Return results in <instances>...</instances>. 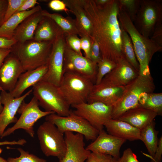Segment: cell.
<instances>
[{
	"label": "cell",
	"instance_id": "1",
	"mask_svg": "<svg viewBox=\"0 0 162 162\" xmlns=\"http://www.w3.org/2000/svg\"><path fill=\"white\" fill-rule=\"evenodd\" d=\"M92 24V38L98 44L101 58L117 63L124 58L122 51L121 29L118 19L120 9L118 0H110L103 6L94 0H82Z\"/></svg>",
	"mask_w": 162,
	"mask_h": 162
},
{
	"label": "cell",
	"instance_id": "2",
	"mask_svg": "<svg viewBox=\"0 0 162 162\" xmlns=\"http://www.w3.org/2000/svg\"><path fill=\"white\" fill-rule=\"evenodd\" d=\"M118 19L120 26L128 33L131 39L139 65V74H151L149 63L154 53L162 51V47L151 38L140 33L127 13L120 8Z\"/></svg>",
	"mask_w": 162,
	"mask_h": 162
},
{
	"label": "cell",
	"instance_id": "3",
	"mask_svg": "<svg viewBox=\"0 0 162 162\" xmlns=\"http://www.w3.org/2000/svg\"><path fill=\"white\" fill-rule=\"evenodd\" d=\"M52 45L50 42L32 39L16 43L12 47L11 52L18 58L25 72L47 64Z\"/></svg>",
	"mask_w": 162,
	"mask_h": 162
},
{
	"label": "cell",
	"instance_id": "4",
	"mask_svg": "<svg viewBox=\"0 0 162 162\" xmlns=\"http://www.w3.org/2000/svg\"><path fill=\"white\" fill-rule=\"evenodd\" d=\"M155 86L151 74L138 76L125 86L119 99L112 106V118L117 119L126 112L138 106L143 94L154 92Z\"/></svg>",
	"mask_w": 162,
	"mask_h": 162
},
{
	"label": "cell",
	"instance_id": "5",
	"mask_svg": "<svg viewBox=\"0 0 162 162\" xmlns=\"http://www.w3.org/2000/svg\"><path fill=\"white\" fill-rule=\"evenodd\" d=\"M32 89L39 106L45 111L53 112L61 116L69 115L71 111L70 106L64 98L58 87L41 80L33 86Z\"/></svg>",
	"mask_w": 162,
	"mask_h": 162
},
{
	"label": "cell",
	"instance_id": "6",
	"mask_svg": "<svg viewBox=\"0 0 162 162\" xmlns=\"http://www.w3.org/2000/svg\"><path fill=\"white\" fill-rule=\"evenodd\" d=\"M94 84L79 75L65 72L58 86L64 99L70 106L87 102Z\"/></svg>",
	"mask_w": 162,
	"mask_h": 162
},
{
	"label": "cell",
	"instance_id": "7",
	"mask_svg": "<svg viewBox=\"0 0 162 162\" xmlns=\"http://www.w3.org/2000/svg\"><path fill=\"white\" fill-rule=\"evenodd\" d=\"M64 134L50 122L46 121L39 126L37 135L41 149L46 157H55L59 159L64 156L66 145Z\"/></svg>",
	"mask_w": 162,
	"mask_h": 162
},
{
	"label": "cell",
	"instance_id": "8",
	"mask_svg": "<svg viewBox=\"0 0 162 162\" xmlns=\"http://www.w3.org/2000/svg\"><path fill=\"white\" fill-rule=\"evenodd\" d=\"M39 106L38 100L34 96L28 103L24 100L17 112L20 114V118L13 126L5 130L1 139L19 129L24 130L31 137H34L35 133L34 126L35 123L42 118L55 113L53 112L43 111Z\"/></svg>",
	"mask_w": 162,
	"mask_h": 162
},
{
	"label": "cell",
	"instance_id": "9",
	"mask_svg": "<svg viewBox=\"0 0 162 162\" xmlns=\"http://www.w3.org/2000/svg\"><path fill=\"white\" fill-rule=\"evenodd\" d=\"M45 120L53 123L63 134L66 132H76L82 135L88 140H94L99 132L87 121L72 111L66 116L51 114L46 116Z\"/></svg>",
	"mask_w": 162,
	"mask_h": 162
},
{
	"label": "cell",
	"instance_id": "10",
	"mask_svg": "<svg viewBox=\"0 0 162 162\" xmlns=\"http://www.w3.org/2000/svg\"><path fill=\"white\" fill-rule=\"evenodd\" d=\"M162 5L157 0L140 1L134 20L136 28L142 35L149 38L157 24L161 22Z\"/></svg>",
	"mask_w": 162,
	"mask_h": 162
},
{
	"label": "cell",
	"instance_id": "11",
	"mask_svg": "<svg viewBox=\"0 0 162 162\" xmlns=\"http://www.w3.org/2000/svg\"><path fill=\"white\" fill-rule=\"evenodd\" d=\"M71 106L75 109L73 111L75 114L86 120L99 131L112 118V106L100 102H85Z\"/></svg>",
	"mask_w": 162,
	"mask_h": 162
},
{
	"label": "cell",
	"instance_id": "12",
	"mask_svg": "<svg viewBox=\"0 0 162 162\" xmlns=\"http://www.w3.org/2000/svg\"><path fill=\"white\" fill-rule=\"evenodd\" d=\"M63 71V74L65 72L74 73L93 81L95 80L97 65L89 59L76 53L66 44Z\"/></svg>",
	"mask_w": 162,
	"mask_h": 162
},
{
	"label": "cell",
	"instance_id": "13",
	"mask_svg": "<svg viewBox=\"0 0 162 162\" xmlns=\"http://www.w3.org/2000/svg\"><path fill=\"white\" fill-rule=\"evenodd\" d=\"M52 44L47 64L48 70L41 80L58 87L63 74L64 55L66 45L64 34L59 37Z\"/></svg>",
	"mask_w": 162,
	"mask_h": 162
},
{
	"label": "cell",
	"instance_id": "14",
	"mask_svg": "<svg viewBox=\"0 0 162 162\" xmlns=\"http://www.w3.org/2000/svg\"><path fill=\"white\" fill-rule=\"evenodd\" d=\"M32 92L31 89L20 97L15 98L8 92L1 91V101L4 106L0 113V140L7 126L17 122L18 119L15 116L18 109L25 99Z\"/></svg>",
	"mask_w": 162,
	"mask_h": 162
},
{
	"label": "cell",
	"instance_id": "15",
	"mask_svg": "<svg viewBox=\"0 0 162 162\" xmlns=\"http://www.w3.org/2000/svg\"><path fill=\"white\" fill-rule=\"evenodd\" d=\"M138 75V72L123 58L116 63V66L113 70L104 76L100 83L112 87L125 86Z\"/></svg>",
	"mask_w": 162,
	"mask_h": 162
},
{
	"label": "cell",
	"instance_id": "16",
	"mask_svg": "<svg viewBox=\"0 0 162 162\" xmlns=\"http://www.w3.org/2000/svg\"><path fill=\"white\" fill-rule=\"evenodd\" d=\"M66 151L58 162H85L91 152L85 148L84 136L71 132L64 133Z\"/></svg>",
	"mask_w": 162,
	"mask_h": 162
},
{
	"label": "cell",
	"instance_id": "17",
	"mask_svg": "<svg viewBox=\"0 0 162 162\" xmlns=\"http://www.w3.org/2000/svg\"><path fill=\"white\" fill-rule=\"evenodd\" d=\"M126 141L107 134L103 130L99 131L96 139L86 148L91 152L110 155L118 159L120 148Z\"/></svg>",
	"mask_w": 162,
	"mask_h": 162
},
{
	"label": "cell",
	"instance_id": "18",
	"mask_svg": "<svg viewBox=\"0 0 162 162\" xmlns=\"http://www.w3.org/2000/svg\"><path fill=\"white\" fill-rule=\"evenodd\" d=\"M25 72L18 58L11 52L0 68V86L4 91L11 92L20 76Z\"/></svg>",
	"mask_w": 162,
	"mask_h": 162
},
{
	"label": "cell",
	"instance_id": "19",
	"mask_svg": "<svg viewBox=\"0 0 162 162\" xmlns=\"http://www.w3.org/2000/svg\"><path fill=\"white\" fill-rule=\"evenodd\" d=\"M125 88V86L112 87L100 83L94 84L87 102H99L112 106L121 98Z\"/></svg>",
	"mask_w": 162,
	"mask_h": 162
},
{
	"label": "cell",
	"instance_id": "20",
	"mask_svg": "<svg viewBox=\"0 0 162 162\" xmlns=\"http://www.w3.org/2000/svg\"><path fill=\"white\" fill-rule=\"evenodd\" d=\"M48 68L46 64L22 73L20 76L14 89L9 92L14 98L20 97L26 89L42 80Z\"/></svg>",
	"mask_w": 162,
	"mask_h": 162
},
{
	"label": "cell",
	"instance_id": "21",
	"mask_svg": "<svg viewBox=\"0 0 162 162\" xmlns=\"http://www.w3.org/2000/svg\"><path fill=\"white\" fill-rule=\"evenodd\" d=\"M62 1L70 12L76 17L75 21L79 35L81 37L87 36L92 38V24L84 9L82 0Z\"/></svg>",
	"mask_w": 162,
	"mask_h": 162
},
{
	"label": "cell",
	"instance_id": "22",
	"mask_svg": "<svg viewBox=\"0 0 162 162\" xmlns=\"http://www.w3.org/2000/svg\"><path fill=\"white\" fill-rule=\"evenodd\" d=\"M157 116L153 111L137 107L127 111L117 119L126 122L141 130L154 121Z\"/></svg>",
	"mask_w": 162,
	"mask_h": 162
},
{
	"label": "cell",
	"instance_id": "23",
	"mask_svg": "<svg viewBox=\"0 0 162 162\" xmlns=\"http://www.w3.org/2000/svg\"><path fill=\"white\" fill-rule=\"evenodd\" d=\"M109 134L126 140H141L140 130L128 123L111 119L104 124Z\"/></svg>",
	"mask_w": 162,
	"mask_h": 162
},
{
	"label": "cell",
	"instance_id": "24",
	"mask_svg": "<svg viewBox=\"0 0 162 162\" xmlns=\"http://www.w3.org/2000/svg\"><path fill=\"white\" fill-rule=\"evenodd\" d=\"M41 10L28 16L19 24L13 37L17 43H22L33 39L38 24L44 17Z\"/></svg>",
	"mask_w": 162,
	"mask_h": 162
},
{
	"label": "cell",
	"instance_id": "25",
	"mask_svg": "<svg viewBox=\"0 0 162 162\" xmlns=\"http://www.w3.org/2000/svg\"><path fill=\"white\" fill-rule=\"evenodd\" d=\"M63 34V32L54 20L44 16L38 24L33 39L37 41L53 43Z\"/></svg>",
	"mask_w": 162,
	"mask_h": 162
},
{
	"label": "cell",
	"instance_id": "26",
	"mask_svg": "<svg viewBox=\"0 0 162 162\" xmlns=\"http://www.w3.org/2000/svg\"><path fill=\"white\" fill-rule=\"evenodd\" d=\"M41 10V6L38 5L29 10L14 14L0 27V37L13 38L15 30L21 22L31 14Z\"/></svg>",
	"mask_w": 162,
	"mask_h": 162
},
{
	"label": "cell",
	"instance_id": "27",
	"mask_svg": "<svg viewBox=\"0 0 162 162\" xmlns=\"http://www.w3.org/2000/svg\"><path fill=\"white\" fill-rule=\"evenodd\" d=\"M155 123L153 121L140 131V135L152 158L153 157L158 147V131L155 129Z\"/></svg>",
	"mask_w": 162,
	"mask_h": 162
},
{
	"label": "cell",
	"instance_id": "28",
	"mask_svg": "<svg viewBox=\"0 0 162 162\" xmlns=\"http://www.w3.org/2000/svg\"><path fill=\"white\" fill-rule=\"evenodd\" d=\"M42 14L48 17L53 20L61 28L64 34H76L79 35L75 20L70 17H64L58 13H51L45 10H42Z\"/></svg>",
	"mask_w": 162,
	"mask_h": 162
},
{
	"label": "cell",
	"instance_id": "29",
	"mask_svg": "<svg viewBox=\"0 0 162 162\" xmlns=\"http://www.w3.org/2000/svg\"><path fill=\"white\" fill-rule=\"evenodd\" d=\"M153 111L158 115H162V93L153 92L143 94L140 96L138 106Z\"/></svg>",
	"mask_w": 162,
	"mask_h": 162
},
{
	"label": "cell",
	"instance_id": "30",
	"mask_svg": "<svg viewBox=\"0 0 162 162\" xmlns=\"http://www.w3.org/2000/svg\"><path fill=\"white\" fill-rule=\"evenodd\" d=\"M120 27L121 29L122 48L123 55L127 61L139 72V65L135 54L131 39L128 33Z\"/></svg>",
	"mask_w": 162,
	"mask_h": 162
},
{
	"label": "cell",
	"instance_id": "31",
	"mask_svg": "<svg viewBox=\"0 0 162 162\" xmlns=\"http://www.w3.org/2000/svg\"><path fill=\"white\" fill-rule=\"evenodd\" d=\"M116 64L109 59L101 58L97 64V72L95 85H98L103 78L116 66Z\"/></svg>",
	"mask_w": 162,
	"mask_h": 162
},
{
	"label": "cell",
	"instance_id": "32",
	"mask_svg": "<svg viewBox=\"0 0 162 162\" xmlns=\"http://www.w3.org/2000/svg\"><path fill=\"white\" fill-rule=\"evenodd\" d=\"M17 149L20 153L19 156L8 158L7 159L8 162H46V160L30 153L21 148H18Z\"/></svg>",
	"mask_w": 162,
	"mask_h": 162
},
{
	"label": "cell",
	"instance_id": "33",
	"mask_svg": "<svg viewBox=\"0 0 162 162\" xmlns=\"http://www.w3.org/2000/svg\"><path fill=\"white\" fill-rule=\"evenodd\" d=\"M120 8L125 11L133 21L139 9L140 1L136 0H118Z\"/></svg>",
	"mask_w": 162,
	"mask_h": 162
},
{
	"label": "cell",
	"instance_id": "34",
	"mask_svg": "<svg viewBox=\"0 0 162 162\" xmlns=\"http://www.w3.org/2000/svg\"><path fill=\"white\" fill-rule=\"evenodd\" d=\"M66 44L77 54L82 55L80 39L76 34H64Z\"/></svg>",
	"mask_w": 162,
	"mask_h": 162
},
{
	"label": "cell",
	"instance_id": "35",
	"mask_svg": "<svg viewBox=\"0 0 162 162\" xmlns=\"http://www.w3.org/2000/svg\"><path fill=\"white\" fill-rule=\"evenodd\" d=\"M8 4L4 22L15 14L25 0H8Z\"/></svg>",
	"mask_w": 162,
	"mask_h": 162
},
{
	"label": "cell",
	"instance_id": "36",
	"mask_svg": "<svg viewBox=\"0 0 162 162\" xmlns=\"http://www.w3.org/2000/svg\"><path fill=\"white\" fill-rule=\"evenodd\" d=\"M101 59L99 45L96 41L93 40L89 52V59L93 63L97 64Z\"/></svg>",
	"mask_w": 162,
	"mask_h": 162
},
{
	"label": "cell",
	"instance_id": "37",
	"mask_svg": "<svg viewBox=\"0 0 162 162\" xmlns=\"http://www.w3.org/2000/svg\"><path fill=\"white\" fill-rule=\"evenodd\" d=\"M112 158L110 155L91 152L86 162H110Z\"/></svg>",
	"mask_w": 162,
	"mask_h": 162
},
{
	"label": "cell",
	"instance_id": "38",
	"mask_svg": "<svg viewBox=\"0 0 162 162\" xmlns=\"http://www.w3.org/2000/svg\"><path fill=\"white\" fill-rule=\"evenodd\" d=\"M118 162H140L137 159L136 154L130 148L126 149L122 156L118 159Z\"/></svg>",
	"mask_w": 162,
	"mask_h": 162
},
{
	"label": "cell",
	"instance_id": "39",
	"mask_svg": "<svg viewBox=\"0 0 162 162\" xmlns=\"http://www.w3.org/2000/svg\"><path fill=\"white\" fill-rule=\"evenodd\" d=\"M81 37V49L84 51L85 57L89 59V52L93 40L91 38L87 36H83Z\"/></svg>",
	"mask_w": 162,
	"mask_h": 162
},
{
	"label": "cell",
	"instance_id": "40",
	"mask_svg": "<svg viewBox=\"0 0 162 162\" xmlns=\"http://www.w3.org/2000/svg\"><path fill=\"white\" fill-rule=\"evenodd\" d=\"M49 7L52 10L56 11H63L68 14L70 12L65 3L63 1L52 0L48 4Z\"/></svg>",
	"mask_w": 162,
	"mask_h": 162
},
{
	"label": "cell",
	"instance_id": "41",
	"mask_svg": "<svg viewBox=\"0 0 162 162\" xmlns=\"http://www.w3.org/2000/svg\"><path fill=\"white\" fill-rule=\"evenodd\" d=\"M153 32V35L151 39L162 47V27L161 22L157 24Z\"/></svg>",
	"mask_w": 162,
	"mask_h": 162
},
{
	"label": "cell",
	"instance_id": "42",
	"mask_svg": "<svg viewBox=\"0 0 162 162\" xmlns=\"http://www.w3.org/2000/svg\"><path fill=\"white\" fill-rule=\"evenodd\" d=\"M162 154V137L158 140V147L153 158L150 162H161Z\"/></svg>",
	"mask_w": 162,
	"mask_h": 162
},
{
	"label": "cell",
	"instance_id": "43",
	"mask_svg": "<svg viewBox=\"0 0 162 162\" xmlns=\"http://www.w3.org/2000/svg\"><path fill=\"white\" fill-rule=\"evenodd\" d=\"M37 3H38L37 0H25L15 13L26 11L28 9L32 8L35 7Z\"/></svg>",
	"mask_w": 162,
	"mask_h": 162
},
{
	"label": "cell",
	"instance_id": "44",
	"mask_svg": "<svg viewBox=\"0 0 162 162\" xmlns=\"http://www.w3.org/2000/svg\"><path fill=\"white\" fill-rule=\"evenodd\" d=\"M17 43L13 38L10 39L0 37V49L11 48L12 46Z\"/></svg>",
	"mask_w": 162,
	"mask_h": 162
},
{
	"label": "cell",
	"instance_id": "45",
	"mask_svg": "<svg viewBox=\"0 0 162 162\" xmlns=\"http://www.w3.org/2000/svg\"><path fill=\"white\" fill-rule=\"evenodd\" d=\"M8 4V0H0V27L4 23Z\"/></svg>",
	"mask_w": 162,
	"mask_h": 162
},
{
	"label": "cell",
	"instance_id": "46",
	"mask_svg": "<svg viewBox=\"0 0 162 162\" xmlns=\"http://www.w3.org/2000/svg\"><path fill=\"white\" fill-rule=\"evenodd\" d=\"M26 143L27 141L26 140L23 139H21L17 141H9L5 140L0 142V146L5 145L24 146Z\"/></svg>",
	"mask_w": 162,
	"mask_h": 162
},
{
	"label": "cell",
	"instance_id": "47",
	"mask_svg": "<svg viewBox=\"0 0 162 162\" xmlns=\"http://www.w3.org/2000/svg\"><path fill=\"white\" fill-rule=\"evenodd\" d=\"M11 49H0V68L5 58L11 52Z\"/></svg>",
	"mask_w": 162,
	"mask_h": 162
},
{
	"label": "cell",
	"instance_id": "48",
	"mask_svg": "<svg viewBox=\"0 0 162 162\" xmlns=\"http://www.w3.org/2000/svg\"><path fill=\"white\" fill-rule=\"evenodd\" d=\"M110 0H94L96 4L98 6H103L107 4Z\"/></svg>",
	"mask_w": 162,
	"mask_h": 162
},
{
	"label": "cell",
	"instance_id": "49",
	"mask_svg": "<svg viewBox=\"0 0 162 162\" xmlns=\"http://www.w3.org/2000/svg\"><path fill=\"white\" fill-rule=\"evenodd\" d=\"M2 151V149L0 148V162H8L7 160H6L0 156V154H1Z\"/></svg>",
	"mask_w": 162,
	"mask_h": 162
},
{
	"label": "cell",
	"instance_id": "50",
	"mask_svg": "<svg viewBox=\"0 0 162 162\" xmlns=\"http://www.w3.org/2000/svg\"><path fill=\"white\" fill-rule=\"evenodd\" d=\"M0 91H4L3 89L0 86ZM3 108V106L2 105V104L1 103V98H0V113L2 112V111Z\"/></svg>",
	"mask_w": 162,
	"mask_h": 162
},
{
	"label": "cell",
	"instance_id": "51",
	"mask_svg": "<svg viewBox=\"0 0 162 162\" xmlns=\"http://www.w3.org/2000/svg\"><path fill=\"white\" fill-rule=\"evenodd\" d=\"M110 162H118V159H117L112 157Z\"/></svg>",
	"mask_w": 162,
	"mask_h": 162
}]
</instances>
